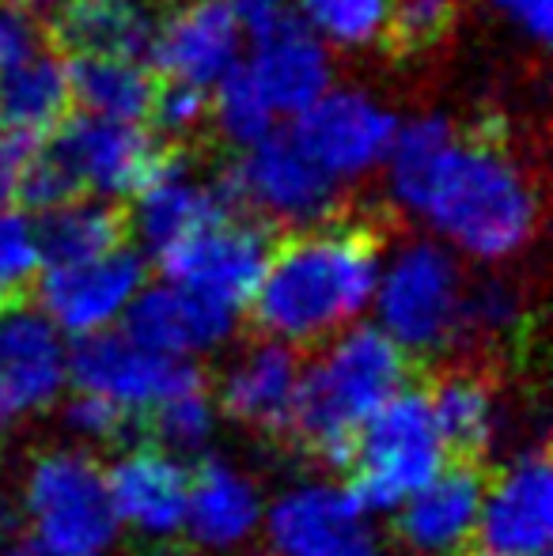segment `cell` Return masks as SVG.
<instances>
[{
    "label": "cell",
    "instance_id": "obj_21",
    "mask_svg": "<svg viewBox=\"0 0 553 556\" xmlns=\"http://www.w3.org/2000/svg\"><path fill=\"white\" fill-rule=\"evenodd\" d=\"M303 359L296 349L269 337H259L236 352L221 375V397L216 409L251 432L280 435L292 425L296 390H300Z\"/></svg>",
    "mask_w": 553,
    "mask_h": 556
},
{
    "label": "cell",
    "instance_id": "obj_6",
    "mask_svg": "<svg viewBox=\"0 0 553 556\" xmlns=\"http://www.w3.org/2000/svg\"><path fill=\"white\" fill-rule=\"evenodd\" d=\"M345 466L353 469L349 489L361 496L372 515L394 511L410 492L432 481L448 466V446L436 428L428 397L410 387L399 390L356 432Z\"/></svg>",
    "mask_w": 553,
    "mask_h": 556
},
{
    "label": "cell",
    "instance_id": "obj_34",
    "mask_svg": "<svg viewBox=\"0 0 553 556\" xmlns=\"http://www.w3.org/2000/svg\"><path fill=\"white\" fill-rule=\"evenodd\" d=\"M300 8L318 35L345 50L376 46L387 15V0H300Z\"/></svg>",
    "mask_w": 553,
    "mask_h": 556
},
{
    "label": "cell",
    "instance_id": "obj_5",
    "mask_svg": "<svg viewBox=\"0 0 553 556\" xmlns=\"http://www.w3.org/2000/svg\"><path fill=\"white\" fill-rule=\"evenodd\" d=\"M213 182L231 205V213L262 220L277 231L330 220L353 198L341 186V178L315 167L288 132H266L259 144L224 163Z\"/></svg>",
    "mask_w": 553,
    "mask_h": 556
},
{
    "label": "cell",
    "instance_id": "obj_2",
    "mask_svg": "<svg viewBox=\"0 0 553 556\" xmlns=\"http://www.w3.org/2000/svg\"><path fill=\"white\" fill-rule=\"evenodd\" d=\"M420 213L478 262H508L542 231V167L501 111L455 125Z\"/></svg>",
    "mask_w": 553,
    "mask_h": 556
},
{
    "label": "cell",
    "instance_id": "obj_33",
    "mask_svg": "<svg viewBox=\"0 0 553 556\" xmlns=\"http://www.w3.org/2000/svg\"><path fill=\"white\" fill-rule=\"evenodd\" d=\"M148 420H152L155 446L186 458V454H201L213 443L216 425H221V409H216V402L209 397V390L198 387V390H186V394L171 397V402H163L155 413H148Z\"/></svg>",
    "mask_w": 553,
    "mask_h": 556
},
{
    "label": "cell",
    "instance_id": "obj_11",
    "mask_svg": "<svg viewBox=\"0 0 553 556\" xmlns=\"http://www.w3.org/2000/svg\"><path fill=\"white\" fill-rule=\"evenodd\" d=\"M274 239L277 227L251 220V216H224L163 250L155 265L167 285L209 295L243 315L262 273H266Z\"/></svg>",
    "mask_w": 553,
    "mask_h": 556
},
{
    "label": "cell",
    "instance_id": "obj_26",
    "mask_svg": "<svg viewBox=\"0 0 553 556\" xmlns=\"http://www.w3.org/2000/svg\"><path fill=\"white\" fill-rule=\"evenodd\" d=\"M129 216H134V235L148 247V254L160 257L163 250L190 239L193 231L236 213L224 201V193L216 190V182H190L183 167L152 182L144 193H137V205L129 208Z\"/></svg>",
    "mask_w": 553,
    "mask_h": 556
},
{
    "label": "cell",
    "instance_id": "obj_35",
    "mask_svg": "<svg viewBox=\"0 0 553 556\" xmlns=\"http://www.w3.org/2000/svg\"><path fill=\"white\" fill-rule=\"evenodd\" d=\"M38 265L30 220L15 208H0V307L35 295Z\"/></svg>",
    "mask_w": 553,
    "mask_h": 556
},
{
    "label": "cell",
    "instance_id": "obj_44",
    "mask_svg": "<svg viewBox=\"0 0 553 556\" xmlns=\"http://www.w3.org/2000/svg\"><path fill=\"white\" fill-rule=\"evenodd\" d=\"M23 8H30V12H35V8H46V4H61V0H20Z\"/></svg>",
    "mask_w": 553,
    "mask_h": 556
},
{
    "label": "cell",
    "instance_id": "obj_32",
    "mask_svg": "<svg viewBox=\"0 0 553 556\" xmlns=\"http://www.w3.org/2000/svg\"><path fill=\"white\" fill-rule=\"evenodd\" d=\"M269 106L262 99L259 84H254L251 68L236 65L221 84H216L213 96V137L224 144H259L269 132Z\"/></svg>",
    "mask_w": 553,
    "mask_h": 556
},
{
    "label": "cell",
    "instance_id": "obj_17",
    "mask_svg": "<svg viewBox=\"0 0 553 556\" xmlns=\"http://www.w3.org/2000/svg\"><path fill=\"white\" fill-rule=\"evenodd\" d=\"M167 8V0H61L46 23V46L61 61L103 58L144 65L152 61Z\"/></svg>",
    "mask_w": 553,
    "mask_h": 556
},
{
    "label": "cell",
    "instance_id": "obj_36",
    "mask_svg": "<svg viewBox=\"0 0 553 556\" xmlns=\"http://www.w3.org/2000/svg\"><path fill=\"white\" fill-rule=\"evenodd\" d=\"M65 428H68V435L80 440L84 451H88V446L118 443L129 428V417L122 409H114L111 402H103V397H91L76 390L65 405Z\"/></svg>",
    "mask_w": 553,
    "mask_h": 556
},
{
    "label": "cell",
    "instance_id": "obj_7",
    "mask_svg": "<svg viewBox=\"0 0 553 556\" xmlns=\"http://www.w3.org/2000/svg\"><path fill=\"white\" fill-rule=\"evenodd\" d=\"M466 277L458 262L436 242H410L391 269L379 273L376 318L410 359L440 356L458 344Z\"/></svg>",
    "mask_w": 553,
    "mask_h": 556
},
{
    "label": "cell",
    "instance_id": "obj_30",
    "mask_svg": "<svg viewBox=\"0 0 553 556\" xmlns=\"http://www.w3.org/2000/svg\"><path fill=\"white\" fill-rule=\"evenodd\" d=\"M451 137H455V122L443 114H420L410 125H402V132H394V144L387 152L391 155V186L394 198L406 208L420 213L432 170L440 155L448 152Z\"/></svg>",
    "mask_w": 553,
    "mask_h": 556
},
{
    "label": "cell",
    "instance_id": "obj_1",
    "mask_svg": "<svg viewBox=\"0 0 553 556\" xmlns=\"http://www.w3.org/2000/svg\"><path fill=\"white\" fill-rule=\"evenodd\" d=\"M402 231L391 205L349 198L330 220L277 231L247 315L262 337L318 349L372 307L384 247Z\"/></svg>",
    "mask_w": 553,
    "mask_h": 556
},
{
    "label": "cell",
    "instance_id": "obj_29",
    "mask_svg": "<svg viewBox=\"0 0 553 556\" xmlns=\"http://www.w3.org/2000/svg\"><path fill=\"white\" fill-rule=\"evenodd\" d=\"M463 27V0H387L379 53L391 65H428L443 58Z\"/></svg>",
    "mask_w": 553,
    "mask_h": 556
},
{
    "label": "cell",
    "instance_id": "obj_16",
    "mask_svg": "<svg viewBox=\"0 0 553 556\" xmlns=\"http://www.w3.org/2000/svg\"><path fill=\"white\" fill-rule=\"evenodd\" d=\"M68 390V341L35 300L0 307V394L12 417L42 413Z\"/></svg>",
    "mask_w": 553,
    "mask_h": 556
},
{
    "label": "cell",
    "instance_id": "obj_25",
    "mask_svg": "<svg viewBox=\"0 0 553 556\" xmlns=\"http://www.w3.org/2000/svg\"><path fill=\"white\" fill-rule=\"evenodd\" d=\"M436 428L443 435V446L458 451L463 458L493 451L504 435V402L497 394L493 379L478 367H451L428 390Z\"/></svg>",
    "mask_w": 553,
    "mask_h": 556
},
{
    "label": "cell",
    "instance_id": "obj_8",
    "mask_svg": "<svg viewBox=\"0 0 553 556\" xmlns=\"http://www.w3.org/2000/svg\"><path fill=\"white\" fill-rule=\"evenodd\" d=\"M68 170L80 193L137 198L152 182L175 175L190 163V152L167 144L140 122H106L96 114H68L42 140Z\"/></svg>",
    "mask_w": 553,
    "mask_h": 556
},
{
    "label": "cell",
    "instance_id": "obj_15",
    "mask_svg": "<svg viewBox=\"0 0 553 556\" xmlns=\"http://www.w3.org/2000/svg\"><path fill=\"white\" fill-rule=\"evenodd\" d=\"M106 492L122 530L140 542H171L186 522L190 466L155 443L129 446L106 466Z\"/></svg>",
    "mask_w": 553,
    "mask_h": 556
},
{
    "label": "cell",
    "instance_id": "obj_38",
    "mask_svg": "<svg viewBox=\"0 0 553 556\" xmlns=\"http://www.w3.org/2000/svg\"><path fill=\"white\" fill-rule=\"evenodd\" d=\"M236 20V27H247L251 30L254 42H266L269 35H277L280 27L296 20L288 0H224Z\"/></svg>",
    "mask_w": 553,
    "mask_h": 556
},
{
    "label": "cell",
    "instance_id": "obj_13",
    "mask_svg": "<svg viewBox=\"0 0 553 556\" xmlns=\"http://www.w3.org/2000/svg\"><path fill=\"white\" fill-rule=\"evenodd\" d=\"M144 257L126 247L88 265L46 269L35 285V303L61 333L80 341V337L114 330L144 288Z\"/></svg>",
    "mask_w": 553,
    "mask_h": 556
},
{
    "label": "cell",
    "instance_id": "obj_41",
    "mask_svg": "<svg viewBox=\"0 0 553 556\" xmlns=\"http://www.w3.org/2000/svg\"><path fill=\"white\" fill-rule=\"evenodd\" d=\"M15 522H20V515H15V507H12V504H4V500H0V545H4V542H12V534H15Z\"/></svg>",
    "mask_w": 553,
    "mask_h": 556
},
{
    "label": "cell",
    "instance_id": "obj_37",
    "mask_svg": "<svg viewBox=\"0 0 553 556\" xmlns=\"http://www.w3.org/2000/svg\"><path fill=\"white\" fill-rule=\"evenodd\" d=\"M42 50H50L46 23H38V15L23 8L20 0H0V73Z\"/></svg>",
    "mask_w": 553,
    "mask_h": 556
},
{
    "label": "cell",
    "instance_id": "obj_31",
    "mask_svg": "<svg viewBox=\"0 0 553 556\" xmlns=\"http://www.w3.org/2000/svg\"><path fill=\"white\" fill-rule=\"evenodd\" d=\"M527 323V295L519 285L504 277H489L481 285L466 288L463 295V326H458V344L474 349H497L512 341Z\"/></svg>",
    "mask_w": 553,
    "mask_h": 556
},
{
    "label": "cell",
    "instance_id": "obj_28",
    "mask_svg": "<svg viewBox=\"0 0 553 556\" xmlns=\"http://www.w3.org/2000/svg\"><path fill=\"white\" fill-rule=\"evenodd\" d=\"M68 91L84 114L106 122H144L155 96V68L137 61H103V58H68L65 61Z\"/></svg>",
    "mask_w": 553,
    "mask_h": 556
},
{
    "label": "cell",
    "instance_id": "obj_18",
    "mask_svg": "<svg viewBox=\"0 0 553 556\" xmlns=\"http://www.w3.org/2000/svg\"><path fill=\"white\" fill-rule=\"evenodd\" d=\"M481 473L470 466H443L432 481L394 507V534L414 556H463L478 542Z\"/></svg>",
    "mask_w": 553,
    "mask_h": 556
},
{
    "label": "cell",
    "instance_id": "obj_9",
    "mask_svg": "<svg viewBox=\"0 0 553 556\" xmlns=\"http://www.w3.org/2000/svg\"><path fill=\"white\" fill-rule=\"evenodd\" d=\"M259 538L269 556H384L372 511L330 477H303L266 500Z\"/></svg>",
    "mask_w": 553,
    "mask_h": 556
},
{
    "label": "cell",
    "instance_id": "obj_20",
    "mask_svg": "<svg viewBox=\"0 0 553 556\" xmlns=\"http://www.w3.org/2000/svg\"><path fill=\"white\" fill-rule=\"evenodd\" d=\"M239 311L209 300V295L186 292L175 285L140 288V295L122 315V333L137 344L163 356L193 359L201 352H213L236 333Z\"/></svg>",
    "mask_w": 553,
    "mask_h": 556
},
{
    "label": "cell",
    "instance_id": "obj_27",
    "mask_svg": "<svg viewBox=\"0 0 553 556\" xmlns=\"http://www.w3.org/2000/svg\"><path fill=\"white\" fill-rule=\"evenodd\" d=\"M73 114V91H68L65 61L53 50L0 73V125L30 140H46L65 117Z\"/></svg>",
    "mask_w": 553,
    "mask_h": 556
},
{
    "label": "cell",
    "instance_id": "obj_4",
    "mask_svg": "<svg viewBox=\"0 0 553 556\" xmlns=\"http://www.w3.org/2000/svg\"><path fill=\"white\" fill-rule=\"evenodd\" d=\"M15 515L30 545L53 556H106L122 534L106 492V466L84 446L35 454L20 481Z\"/></svg>",
    "mask_w": 553,
    "mask_h": 556
},
{
    "label": "cell",
    "instance_id": "obj_39",
    "mask_svg": "<svg viewBox=\"0 0 553 556\" xmlns=\"http://www.w3.org/2000/svg\"><path fill=\"white\" fill-rule=\"evenodd\" d=\"M38 140L20 137V132H0V208H8V201H15V186H20V170L27 163L30 148Z\"/></svg>",
    "mask_w": 553,
    "mask_h": 556
},
{
    "label": "cell",
    "instance_id": "obj_24",
    "mask_svg": "<svg viewBox=\"0 0 553 556\" xmlns=\"http://www.w3.org/2000/svg\"><path fill=\"white\" fill-rule=\"evenodd\" d=\"M251 76L269 111L303 114L311 103L326 96L330 58H326L323 42L307 27H300V20H292L277 35H269L266 42H259Z\"/></svg>",
    "mask_w": 553,
    "mask_h": 556
},
{
    "label": "cell",
    "instance_id": "obj_45",
    "mask_svg": "<svg viewBox=\"0 0 553 556\" xmlns=\"http://www.w3.org/2000/svg\"><path fill=\"white\" fill-rule=\"evenodd\" d=\"M481 556H486V553H481Z\"/></svg>",
    "mask_w": 553,
    "mask_h": 556
},
{
    "label": "cell",
    "instance_id": "obj_3",
    "mask_svg": "<svg viewBox=\"0 0 553 556\" xmlns=\"http://www.w3.org/2000/svg\"><path fill=\"white\" fill-rule=\"evenodd\" d=\"M410 387V356L379 326H349L300 367L288 432L323 466H345L356 432Z\"/></svg>",
    "mask_w": 553,
    "mask_h": 556
},
{
    "label": "cell",
    "instance_id": "obj_22",
    "mask_svg": "<svg viewBox=\"0 0 553 556\" xmlns=\"http://www.w3.org/2000/svg\"><path fill=\"white\" fill-rule=\"evenodd\" d=\"M266 492L236 462L209 458L190 469V500H186L183 534L209 553H236L251 545L262 530Z\"/></svg>",
    "mask_w": 553,
    "mask_h": 556
},
{
    "label": "cell",
    "instance_id": "obj_10",
    "mask_svg": "<svg viewBox=\"0 0 553 556\" xmlns=\"http://www.w3.org/2000/svg\"><path fill=\"white\" fill-rule=\"evenodd\" d=\"M68 387L103 397L134 420L155 413L186 390L205 387V375L193 359L163 356L122 330H103L80 337L76 349H68Z\"/></svg>",
    "mask_w": 553,
    "mask_h": 556
},
{
    "label": "cell",
    "instance_id": "obj_40",
    "mask_svg": "<svg viewBox=\"0 0 553 556\" xmlns=\"http://www.w3.org/2000/svg\"><path fill=\"white\" fill-rule=\"evenodd\" d=\"M493 4L501 8V12H508L531 38H539V42H546L550 38L553 0H493Z\"/></svg>",
    "mask_w": 553,
    "mask_h": 556
},
{
    "label": "cell",
    "instance_id": "obj_19",
    "mask_svg": "<svg viewBox=\"0 0 553 556\" xmlns=\"http://www.w3.org/2000/svg\"><path fill=\"white\" fill-rule=\"evenodd\" d=\"M239 27L224 0H178L167 8L148 65L171 80L213 88L239 65Z\"/></svg>",
    "mask_w": 553,
    "mask_h": 556
},
{
    "label": "cell",
    "instance_id": "obj_12",
    "mask_svg": "<svg viewBox=\"0 0 553 556\" xmlns=\"http://www.w3.org/2000/svg\"><path fill=\"white\" fill-rule=\"evenodd\" d=\"M553 542V469L531 446L481 484L478 545L486 556H546Z\"/></svg>",
    "mask_w": 553,
    "mask_h": 556
},
{
    "label": "cell",
    "instance_id": "obj_43",
    "mask_svg": "<svg viewBox=\"0 0 553 556\" xmlns=\"http://www.w3.org/2000/svg\"><path fill=\"white\" fill-rule=\"evenodd\" d=\"M12 425V409H8V402H4V394H0V432Z\"/></svg>",
    "mask_w": 553,
    "mask_h": 556
},
{
    "label": "cell",
    "instance_id": "obj_23",
    "mask_svg": "<svg viewBox=\"0 0 553 556\" xmlns=\"http://www.w3.org/2000/svg\"><path fill=\"white\" fill-rule=\"evenodd\" d=\"M30 231H35L38 262L46 269H68V265H88L114 250H126L134 239V216L122 201L76 198L46 208Z\"/></svg>",
    "mask_w": 553,
    "mask_h": 556
},
{
    "label": "cell",
    "instance_id": "obj_14",
    "mask_svg": "<svg viewBox=\"0 0 553 556\" xmlns=\"http://www.w3.org/2000/svg\"><path fill=\"white\" fill-rule=\"evenodd\" d=\"M394 117L364 91H326L292 125V144L334 178H356L376 167L394 144Z\"/></svg>",
    "mask_w": 553,
    "mask_h": 556
},
{
    "label": "cell",
    "instance_id": "obj_42",
    "mask_svg": "<svg viewBox=\"0 0 553 556\" xmlns=\"http://www.w3.org/2000/svg\"><path fill=\"white\" fill-rule=\"evenodd\" d=\"M0 556H53V553L38 549V545H30V542H4L0 545Z\"/></svg>",
    "mask_w": 553,
    "mask_h": 556
}]
</instances>
